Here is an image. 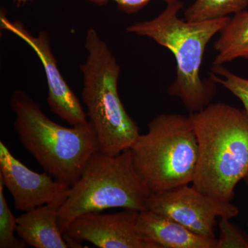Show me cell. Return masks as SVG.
Listing matches in <instances>:
<instances>
[{"instance_id":"obj_7","label":"cell","mask_w":248,"mask_h":248,"mask_svg":"<svg viewBox=\"0 0 248 248\" xmlns=\"http://www.w3.org/2000/svg\"><path fill=\"white\" fill-rule=\"evenodd\" d=\"M147 210L172 218L196 234L210 239H217V218L231 219L239 213V208L231 202L213 198L190 184L152 194Z\"/></svg>"},{"instance_id":"obj_9","label":"cell","mask_w":248,"mask_h":248,"mask_svg":"<svg viewBox=\"0 0 248 248\" xmlns=\"http://www.w3.org/2000/svg\"><path fill=\"white\" fill-rule=\"evenodd\" d=\"M0 182L12 196L15 208L27 212L46 204L64 203L70 186L46 172H34L0 141Z\"/></svg>"},{"instance_id":"obj_15","label":"cell","mask_w":248,"mask_h":248,"mask_svg":"<svg viewBox=\"0 0 248 248\" xmlns=\"http://www.w3.org/2000/svg\"><path fill=\"white\" fill-rule=\"evenodd\" d=\"M4 185L0 182V248H25L27 245L16 237L17 217L10 209L4 193Z\"/></svg>"},{"instance_id":"obj_5","label":"cell","mask_w":248,"mask_h":248,"mask_svg":"<svg viewBox=\"0 0 248 248\" xmlns=\"http://www.w3.org/2000/svg\"><path fill=\"white\" fill-rule=\"evenodd\" d=\"M151 191L134 164L131 149L109 156L93 155L79 179L70 187L60 208L58 223L63 233L75 218L112 208L147 210Z\"/></svg>"},{"instance_id":"obj_4","label":"cell","mask_w":248,"mask_h":248,"mask_svg":"<svg viewBox=\"0 0 248 248\" xmlns=\"http://www.w3.org/2000/svg\"><path fill=\"white\" fill-rule=\"evenodd\" d=\"M86 62L81 99L89 122L95 129L99 151L109 156L130 149L140 136L138 124L125 110L118 93L121 68L107 42L90 28L85 37Z\"/></svg>"},{"instance_id":"obj_10","label":"cell","mask_w":248,"mask_h":248,"mask_svg":"<svg viewBox=\"0 0 248 248\" xmlns=\"http://www.w3.org/2000/svg\"><path fill=\"white\" fill-rule=\"evenodd\" d=\"M140 212L124 209L115 213L93 212L77 217L63 232L67 239L86 241L100 248H156L137 231Z\"/></svg>"},{"instance_id":"obj_14","label":"cell","mask_w":248,"mask_h":248,"mask_svg":"<svg viewBox=\"0 0 248 248\" xmlns=\"http://www.w3.org/2000/svg\"><path fill=\"white\" fill-rule=\"evenodd\" d=\"M248 0H196L184 14L187 22H198L227 17L244 11Z\"/></svg>"},{"instance_id":"obj_1","label":"cell","mask_w":248,"mask_h":248,"mask_svg":"<svg viewBox=\"0 0 248 248\" xmlns=\"http://www.w3.org/2000/svg\"><path fill=\"white\" fill-rule=\"evenodd\" d=\"M199 156L192 186L222 202H231L236 186H248V115L223 103L191 112Z\"/></svg>"},{"instance_id":"obj_8","label":"cell","mask_w":248,"mask_h":248,"mask_svg":"<svg viewBox=\"0 0 248 248\" xmlns=\"http://www.w3.org/2000/svg\"><path fill=\"white\" fill-rule=\"evenodd\" d=\"M0 24L1 29L10 31L24 41L40 59L46 78L47 104L50 111L71 126H79L89 123L87 114L79 98L72 91L60 71L50 47L48 32L42 31L38 35H33L20 21L10 20L4 11H1Z\"/></svg>"},{"instance_id":"obj_2","label":"cell","mask_w":248,"mask_h":248,"mask_svg":"<svg viewBox=\"0 0 248 248\" xmlns=\"http://www.w3.org/2000/svg\"><path fill=\"white\" fill-rule=\"evenodd\" d=\"M15 114L14 126L22 146L45 172L71 187L79 179L93 155L99 151L91 122L66 127L50 120L40 104L22 90L9 101Z\"/></svg>"},{"instance_id":"obj_11","label":"cell","mask_w":248,"mask_h":248,"mask_svg":"<svg viewBox=\"0 0 248 248\" xmlns=\"http://www.w3.org/2000/svg\"><path fill=\"white\" fill-rule=\"evenodd\" d=\"M136 227L140 237L156 248H216L217 239L200 236L150 210L140 212Z\"/></svg>"},{"instance_id":"obj_17","label":"cell","mask_w":248,"mask_h":248,"mask_svg":"<svg viewBox=\"0 0 248 248\" xmlns=\"http://www.w3.org/2000/svg\"><path fill=\"white\" fill-rule=\"evenodd\" d=\"M219 228L221 236L216 248H248V238L232 224L230 218H220Z\"/></svg>"},{"instance_id":"obj_6","label":"cell","mask_w":248,"mask_h":248,"mask_svg":"<svg viewBox=\"0 0 248 248\" xmlns=\"http://www.w3.org/2000/svg\"><path fill=\"white\" fill-rule=\"evenodd\" d=\"M130 149L135 169L152 194L192 184L199 146L190 117L178 114L157 116Z\"/></svg>"},{"instance_id":"obj_18","label":"cell","mask_w":248,"mask_h":248,"mask_svg":"<svg viewBox=\"0 0 248 248\" xmlns=\"http://www.w3.org/2000/svg\"><path fill=\"white\" fill-rule=\"evenodd\" d=\"M93 4L98 6H104L110 2L114 1L117 5V7L128 14H135L144 6H146L152 0H86ZM167 4L177 2L179 0H164Z\"/></svg>"},{"instance_id":"obj_13","label":"cell","mask_w":248,"mask_h":248,"mask_svg":"<svg viewBox=\"0 0 248 248\" xmlns=\"http://www.w3.org/2000/svg\"><path fill=\"white\" fill-rule=\"evenodd\" d=\"M215 42L217 55L214 66H219L235 59H248V11L235 14L222 29Z\"/></svg>"},{"instance_id":"obj_12","label":"cell","mask_w":248,"mask_h":248,"mask_svg":"<svg viewBox=\"0 0 248 248\" xmlns=\"http://www.w3.org/2000/svg\"><path fill=\"white\" fill-rule=\"evenodd\" d=\"M63 203L46 204L17 217L16 233L27 246L35 248H67L58 223Z\"/></svg>"},{"instance_id":"obj_16","label":"cell","mask_w":248,"mask_h":248,"mask_svg":"<svg viewBox=\"0 0 248 248\" xmlns=\"http://www.w3.org/2000/svg\"><path fill=\"white\" fill-rule=\"evenodd\" d=\"M210 76L215 84L221 85L241 101L248 115V79L236 76L223 65L214 66Z\"/></svg>"},{"instance_id":"obj_19","label":"cell","mask_w":248,"mask_h":248,"mask_svg":"<svg viewBox=\"0 0 248 248\" xmlns=\"http://www.w3.org/2000/svg\"><path fill=\"white\" fill-rule=\"evenodd\" d=\"M32 1V0H13L15 4L17 6V7H20V6H24V4L29 2V1Z\"/></svg>"},{"instance_id":"obj_3","label":"cell","mask_w":248,"mask_h":248,"mask_svg":"<svg viewBox=\"0 0 248 248\" xmlns=\"http://www.w3.org/2000/svg\"><path fill=\"white\" fill-rule=\"evenodd\" d=\"M182 7L179 1L168 4L157 17L134 23L126 31L149 37L172 52L177 62V77L169 93L180 98L191 112H196L208 106L216 92L214 81H203L200 78L204 52L208 42L221 32L231 18L187 22L178 17Z\"/></svg>"}]
</instances>
